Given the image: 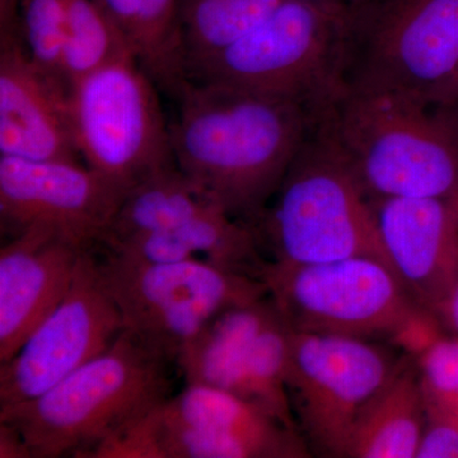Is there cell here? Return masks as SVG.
I'll return each instance as SVG.
<instances>
[{"label":"cell","mask_w":458,"mask_h":458,"mask_svg":"<svg viewBox=\"0 0 458 458\" xmlns=\"http://www.w3.org/2000/svg\"><path fill=\"white\" fill-rule=\"evenodd\" d=\"M441 316L450 322L452 328L456 331L458 335V279L454 289H452Z\"/></svg>","instance_id":"obj_29"},{"label":"cell","mask_w":458,"mask_h":458,"mask_svg":"<svg viewBox=\"0 0 458 458\" xmlns=\"http://www.w3.org/2000/svg\"><path fill=\"white\" fill-rule=\"evenodd\" d=\"M138 64L174 95L186 80L177 0H95Z\"/></svg>","instance_id":"obj_20"},{"label":"cell","mask_w":458,"mask_h":458,"mask_svg":"<svg viewBox=\"0 0 458 458\" xmlns=\"http://www.w3.org/2000/svg\"><path fill=\"white\" fill-rule=\"evenodd\" d=\"M129 191L84 162L0 156L2 233L40 225L96 249Z\"/></svg>","instance_id":"obj_13"},{"label":"cell","mask_w":458,"mask_h":458,"mask_svg":"<svg viewBox=\"0 0 458 458\" xmlns=\"http://www.w3.org/2000/svg\"><path fill=\"white\" fill-rule=\"evenodd\" d=\"M372 204L391 269L424 311L441 316L458 279V197Z\"/></svg>","instance_id":"obj_15"},{"label":"cell","mask_w":458,"mask_h":458,"mask_svg":"<svg viewBox=\"0 0 458 458\" xmlns=\"http://www.w3.org/2000/svg\"><path fill=\"white\" fill-rule=\"evenodd\" d=\"M123 319L96 255L81 259L62 303L38 325L17 354L0 364V408L35 399L107 351Z\"/></svg>","instance_id":"obj_12"},{"label":"cell","mask_w":458,"mask_h":458,"mask_svg":"<svg viewBox=\"0 0 458 458\" xmlns=\"http://www.w3.org/2000/svg\"><path fill=\"white\" fill-rule=\"evenodd\" d=\"M96 255L123 331L174 367L216 316L269 294L262 280L209 262L132 260L99 249Z\"/></svg>","instance_id":"obj_8"},{"label":"cell","mask_w":458,"mask_h":458,"mask_svg":"<svg viewBox=\"0 0 458 458\" xmlns=\"http://www.w3.org/2000/svg\"><path fill=\"white\" fill-rule=\"evenodd\" d=\"M426 426V397L408 358L361 409L349 458H417Z\"/></svg>","instance_id":"obj_19"},{"label":"cell","mask_w":458,"mask_h":458,"mask_svg":"<svg viewBox=\"0 0 458 458\" xmlns=\"http://www.w3.org/2000/svg\"><path fill=\"white\" fill-rule=\"evenodd\" d=\"M98 249L132 260L209 262L260 280L267 264L254 229L221 207L165 231L125 238Z\"/></svg>","instance_id":"obj_18"},{"label":"cell","mask_w":458,"mask_h":458,"mask_svg":"<svg viewBox=\"0 0 458 458\" xmlns=\"http://www.w3.org/2000/svg\"><path fill=\"white\" fill-rule=\"evenodd\" d=\"M297 2L307 3L340 17H345L348 12V0H297Z\"/></svg>","instance_id":"obj_28"},{"label":"cell","mask_w":458,"mask_h":458,"mask_svg":"<svg viewBox=\"0 0 458 458\" xmlns=\"http://www.w3.org/2000/svg\"><path fill=\"white\" fill-rule=\"evenodd\" d=\"M254 231L271 262L318 264L364 256L388 265L372 200L318 123Z\"/></svg>","instance_id":"obj_5"},{"label":"cell","mask_w":458,"mask_h":458,"mask_svg":"<svg viewBox=\"0 0 458 458\" xmlns=\"http://www.w3.org/2000/svg\"><path fill=\"white\" fill-rule=\"evenodd\" d=\"M378 342L291 330L285 385L311 454L346 457L361 409L408 357Z\"/></svg>","instance_id":"obj_10"},{"label":"cell","mask_w":458,"mask_h":458,"mask_svg":"<svg viewBox=\"0 0 458 458\" xmlns=\"http://www.w3.org/2000/svg\"><path fill=\"white\" fill-rule=\"evenodd\" d=\"M458 71V0H360L344 20L343 86L432 102Z\"/></svg>","instance_id":"obj_7"},{"label":"cell","mask_w":458,"mask_h":458,"mask_svg":"<svg viewBox=\"0 0 458 458\" xmlns=\"http://www.w3.org/2000/svg\"><path fill=\"white\" fill-rule=\"evenodd\" d=\"M452 110H454V114H456L457 120H458V101L456 104L454 105V106H451Z\"/></svg>","instance_id":"obj_30"},{"label":"cell","mask_w":458,"mask_h":458,"mask_svg":"<svg viewBox=\"0 0 458 458\" xmlns=\"http://www.w3.org/2000/svg\"><path fill=\"white\" fill-rule=\"evenodd\" d=\"M344 20L284 0L252 31L189 69L186 78L292 99L318 116L344 87Z\"/></svg>","instance_id":"obj_6"},{"label":"cell","mask_w":458,"mask_h":458,"mask_svg":"<svg viewBox=\"0 0 458 458\" xmlns=\"http://www.w3.org/2000/svg\"><path fill=\"white\" fill-rule=\"evenodd\" d=\"M158 458H306L302 434L236 394L186 385L153 410Z\"/></svg>","instance_id":"obj_14"},{"label":"cell","mask_w":458,"mask_h":458,"mask_svg":"<svg viewBox=\"0 0 458 458\" xmlns=\"http://www.w3.org/2000/svg\"><path fill=\"white\" fill-rule=\"evenodd\" d=\"M417 458H458V418L427 399Z\"/></svg>","instance_id":"obj_25"},{"label":"cell","mask_w":458,"mask_h":458,"mask_svg":"<svg viewBox=\"0 0 458 458\" xmlns=\"http://www.w3.org/2000/svg\"><path fill=\"white\" fill-rule=\"evenodd\" d=\"M458 101V71L454 77L434 95L430 104L437 106L451 107Z\"/></svg>","instance_id":"obj_27"},{"label":"cell","mask_w":458,"mask_h":458,"mask_svg":"<svg viewBox=\"0 0 458 458\" xmlns=\"http://www.w3.org/2000/svg\"><path fill=\"white\" fill-rule=\"evenodd\" d=\"M318 126L370 200L458 197V120L451 107L343 87Z\"/></svg>","instance_id":"obj_2"},{"label":"cell","mask_w":458,"mask_h":458,"mask_svg":"<svg viewBox=\"0 0 458 458\" xmlns=\"http://www.w3.org/2000/svg\"><path fill=\"white\" fill-rule=\"evenodd\" d=\"M289 342L291 330L267 294L216 316L183 349L176 369L186 385L218 388L289 420Z\"/></svg>","instance_id":"obj_11"},{"label":"cell","mask_w":458,"mask_h":458,"mask_svg":"<svg viewBox=\"0 0 458 458\" xmlns=\"http://www.w3.org/2000/svg\"><path fill=\"white\" fill-rule=\"evenodd\" d=\"M284 0H177L189 69L221 53L264 22Z\"/></svg>","instance_id":"obj_21"},{"label":"cell","mask_w":458,"mask_h":458,"mask_svg":"<svg viewBox=\"0 0 458 458\" xmlns=\"http://www.w3.org/2000/svg\"><path fill=\"white\" fill-rule=\"evenodd\" d=\"M20 31L33 62L44 71L64 78L66 23L62 0H20Z\"/></svg>","instance_id":"obj_23"},{"label":"cell","mask_w":458,"mask_h":458,"mask_svg":"<svg viewBox=\"0 0 458 458\" xmlns=\"http://www.w3.org/2000/svg\"><path fill=\"white\" fill-rule=\"evenodd\" d=\"M174 364L123 331L99 357L35 399L2 406L32 458H90L96 448L171 399Z\"/></svg>","instance_id":"obj_3"},{"label":"cell","mask_w":458,"mask_h":458,"mask_svg":"<svg viewBox=\"0 0 458 458\" xmlns=\"http://www.w3.org/2000/svg\"><path fill=\"white\" fill-rule=\"evenodd\" d=\"M89 250L40 225L7 238L0 249V364L62 303Z\"/></svg>","instance_id":"obj_17"},{"label":"cell","mask_w":458,"mask_h":458,"mask_svg":"<svg viewBox=\"0 0 458 458\" xmlns=\"http://www.w3.org/2000/svg\"><path fill=\"white\" fill-rule=\"evenodd\" d=\"M62 2L66 23L63 77L69 86L114 60L132 56L116 27L95 0Z\"/></svg>","instance_id":"obj_22"},{"label":"cell","mask_w":458,"mask_h":458,"mask_svg":"<svg viewBox=\"0 0 458 458\" xmlns=\"http://www.w3.org/2000/svg\"><path fill=\"white\" fill-rule=\"evenodd\" d=\"M262 282L280 318L295 333L388 342L420 355L438 339L436 319L394 270L375 258L318 264L267 261Z\"/></svg>","instance_id":"obj_4"},{"label":"cell","mask_w":458,"mask_h":458,"mask_svg":"<svg viewBox=\"0 0 458 458\" xmlns=\"http://www.w3.org/2000/svg\"><path fill=\"white\" fill-rule=\"evenodd\" d=\"M174 96V165L229 216L255 229L318 114L292 99L190 78Z\"/></svg>","instance_id":"obj_1"},{"label":"cell","mask_w":458,"mask_h":458,"mask_svg":"<svg viewBox=\"0 0 458 458\" xmlns=\"http://www.w3.org/2000/svg\"><path fill=\"white\" fill-rule=\"evenodd\" d=\"M428 400L458 418V339L439 336L418 357Z\"/></svg>","instance_id":"obj_24"},{"label":"cell","mask_w":458,"mask_h":458,"mask_svg":"<svg viewBox=\"0 0 458 458\" xmlns=\"http://www.w3.org/2000/svg\"><path fill=\"white\" fill-rule=\"evenodd\" d=\"M0 458H32L29 445L16 427L0 420Z\"/></svg>","instance_id":"obj_26"},{"label":"cell","mask_w":458,"mask_h":458,"mask_svg":"<svg viewBox=\"0 0 458 458\" xmlns=\"http://www.w3.org/2000/svg\"><path fill=\"white\" fill-rule=\"evenodd\" d=\"M69 87L84 164L131 189L176 165L158 86L134 57L114 60Z\"/></svg>","instance_id":"obj_9"},{"label":"cell","mask_w":458,"mask_h":458,"mask_svg":"<svg viewBox=\"0 0 458 458\" xmlns=\"http://www.w3.org/2000/svg\"><path fill=\"white\" fill-rule=\"evenodd\" d=\"M0 156L83 162L71 87L33 62L20 29L0 33Z\"/></svg>","instance_id":"obj_16"},{"label":"cell","mask_w":458,"mask_h":458,"mask_svg":"<svg viewBox=\"0 0 458 458\" xmlns=\"http://www.w3.org/2000/svg\"><path fill=\"white\" fill-rule=\"evenodd\" d=\"M360 2V0H348V7L349 5L355 4V3Z\"/></svg>","instance_id":"obj_31"}]
</instances>
